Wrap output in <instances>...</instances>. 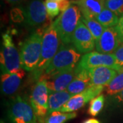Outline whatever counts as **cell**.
<instances>
[{"mask_svg": "<svg viewBox=\"0 0 123 123\" xmlns=\"http://www.w3.org/2000/svg\"><path fill=\"white\" fill-rule=\"evenodd\" d=\"M122 44L123 41L116 26L109 27L96 41V50L98 53L112 54Z\"/></svg>", "mask_w": 123, "mask_h": 123, "instance_id": "obj_13", "label": "cell"}, {"mask_svg": "<svg viewBox=\"0 0 123 123\" xmlns=\"http://www.w3.org/2000/svg\"><path fill=\"white\" fill-rule=\"evenodd\" d=\"M75 69H68L52 75H43L39 79L45 81L50 93L64 91L75 78Z\"/></svg>", "mask_w": 123, "mask_h": 123, "instance_id": "obj_12", "label": "cell"}, {"mask_svg": "<svg viewBox=\"0 0 123 123\" xmlns=\"http://www.w3.org/2000/svg\"><path fill=\"white\" fill-rule=\"evenodd\" d=\"M10 18L14 23H21L25 20V10L21 8H14L10 11Z\"/></svg>", "mask_w": 123, "mask_h": 123, "instance_id": "obj_26", "label": "cell"}, {"mask_svg": "<svg viewBox=\"0 0 123 123\" xmlns=\"http://www.w3.org/2000/svg\"><path fill=\"white\" fill-rule=\"evenodd\" d=\"M25 10V23L32 27H49L51 19L49 17L43 0H31Z\"/></svg>", "mask_w": 123, "mask_h": 123, "instance_id": "obj_7", "label": "cell"}, {"mask_svg": "<svg viewBox=\"0 0 123 123\" xmlns=\"http://www.w3.org/2000/svg\"><path fill=\"white\" fill-rule=\"evenodd\" d=\"M76 116L77 113L75 111L64 113L56 111L47 115L43 118L38 119L37 122L38 123H65L71 119L75 118Z\"/></svg>", "mask_w": 123, "mask_h": 123, "instance_id": "obj_19", "label": "cell"}, {"mask_svg": "<svg viewBox=\"0 0 123 123\" xmlns=\"http://www.w3.org/2000/svg\"><path fill=\"white\" fill-rule=\"evenodd\" d=\"M38 123V122H35V123Z\"/></svg>", "mask_w": 123, "mask_h": 123, "instance_id": "obj_35", "label": "cell"}, {"mask_svg": "<svg viewBox=\"0 0 123 123\" xmlns=\"http://www.w3.org/2000/svg\"><path fill=\"white\" fill-rule=\"evenodd\" d=\"M77 65L87 69L98 66H107L114 68L118 72L123 68L117 64L113 53L104 54L97 51L86 53L81 57Z\"/></svg>", "mask_w": 123, "mask_h": 123, "instance_id": "obj_10", "label": "cell"}, {"mask_svg": "<svg viewBox=\"0 0 123 123\" xmlns=\"http://www.w3.org/2000/svg\"><path fill=\"white\" fill-rule=\"evenodd\" d=\"M114 101H116L118 103H123V90L120 92L119 93H118L116 95H115L114 98Z\"/></svg>", "mask_w": 123, "mask_h": 123, "instance_id": "obj_30", "label": "cell"}, {"mask_svg": "<svg viewBox=\"0 0 123 123\" xmlns=\"http://www.w3.org/2000/svg\"><path fill=\"white\" fill-rule=\"evenodd\" d=\"M61 44L59 33L55 23L53 22L43 34L40 60L37 68L34 70L36 79L39 80L43 72L58 51Z\"/></svg>", "mask_w": 123, "mask_h": 123, "instance_id": "obj_2", "label": "cell"}, {"mask_svg": "<svg viewBox=\"0 0 123 123\" xmlns=\"http://www.w3.org/2000/svg\"><path fill=\"white\" fill-rule=\"evenodd\" d=\"M105 8L118 15H123V0H105Z\"/></svg>", "mask_w": 123, "mask_h": 123, "instance_id": "obj_24", "label": "cell"}, {"mask_svg": "<svg viewBox=\"0 0 123 123\" xmlns=\"http://www.w3.org/2000/svg\"><path fill=\"white\" fill-rule=\"evenodd\" d=\"M50 92L44 80L39 79L32 88L30 95L31 105L35 112L37 120L44 118L48 113Z\"/></svg>", "mask_w": 123, "mask_h": 123, "instance_id": "obj_8", "label": "cell"}, {"mask_svg": "<svg viewBox=\"0 0 123 123\" xmlns=\"http://www.w3.org/2000/svg\"><path fill=\"white\" fill-rule=\"evenodd\" d=\"M4 123V121H3V120H1V123Z\"/></svg>", "mask_w": 123, "mask_h": 123, "instance_id": "obj_34", "label": "cell"}, {"mask_svg": "<svg viewBox=\"0 0 123 123\" xmlns=\"http://www.w3.org/2000/svg\"><path fill=\"white\" fill-rule=\"evenodd\" d=\"M81 17V12L79 6L76 4H71L54 21L62 44L72 43L73 36Z\"/></svg>", "mask_w": 123, "mask_h": 123, "instance_id": "obj_4", "label": "cell"}, {"mask_svg": "<svg viewBox=\"0 0 123 123\" xmlns=\"http://www.w3.org/2000/svg\"><path fill=\"white\" fill-rule=\"evenodd\" d=\"M116 27L117 30L118 31L120 36L121 38V40H122L123 43V15H122L120 17V18H119L118 23L116 26Z\"/></svg>", "mask_w": 123, "mask_h": 123, "instance_id": "obj_29", "label": "cell"}, {"mask_svg": "<svg viewBox=\"0 0 123 123\" xmlns=\"http://www.w3.org/2000/svg\"><path fill=\"white\" fill-rule=\"evenodd\" d=\"M71 3L77 5L81 10L82 17L95 18L105 8V0H77Z\"/></svg>", "mask_w": 123, "mask_h": 123, "instance_id": "obj_17", "label": "cell"}, {"mask_svg": "<svg viewBox=\"0 0 123 123\" xmlns=\"http://www.w3.org/2000/svg\"><path fill=\"white\" fill-rule=\"evenodd\" d=\"M44 5H45V8H46L49 17L51 20L59 14L60 10L59 8L58 2L51 1V0H45Z\"/></svg>", "mask_w": 123, "mask_h": 123, "instance_id": "obj_25", "label": "cell"}, {"mask_svg": "<svg viewBox=\"0 0 123 123\" xmlns=\"http://www.w3.org/2000/svg\"><path fill=\"white\" fill-rule=\"evenodd\" d=\"M92 85L106 86L118 74V71L107 66H98L89 69Z\"/></svg>", "mask_w": 123, "mask_h": 123, "instance_id": "obj_16", "label": "cell"}, {"mask_svg": "<svg viewBox=\"0 0 123 123\" xmlns=\"http://www.w3.org/2000/svg\"><path fill=\"white\" fill-rule=\"evenodd\" d=\"M81 21L88 27L96 41L99 39L104 31L105 30V27L103 26L95 18H88L81 17Z\"/></svg>", "mask_w": 123, "mask_h": 123, "instance_id": "obj_21", "label": "cell"}, {"mask_svg": "<svg viewBox=\"0 0 123 123\" xmlns=\"http://www.w3.org/2000/svg\"><path fill=\"white\" fill-rule=\"evenodd\" d=\"M117 64L121 68H123V43L117 49L114 53Z\"/></svg>", "mask_w": 123, "mask_h": 123, "instance_id": "obj_27", "label": "cell"}, {"mask_svg": "<svg viewBox=\"0 0 123 123\" xmlns=\"http://www.w3.org/2000/svg\"><path fill=\"white\" fill-rule=\"evenodd\" d=\"M105 86L92 85L84 92L74 95L62 107L59 111L64 113L75 112V111L82 108L88 102L99 96Z\"/></svg>", "mask_w": 123, "mask_h": 123, "instance_id": "obj_9", "label": "cell"}, {"mask_svg": "<svg viewBox=\"0 0 123 123\" xmlns=\"http://www.w3.org/2000/svg\"><path fill=\"white\" fill-rule=\"evenodd\" d=\"M7 2H8L9 4H21V2H23L24 0H6Z\"/></svg>", "mask_w": 123, "mask_h": 123, "instance_id": "obj_31", "label": "cell"}, {"mask_svg": "<svg viewBox=\"0 0 123 123\" xmlns=\"http://www.w3.org/2000/svg\"><path fill=\"white\" fill-rule=\"evenodd\" d=\"M51 1H56V2H60V1H61L62 0H51Z\"/></svg>", "mask_w": 123, "mask_h": 123, "instance_id": "obj_33", "label": "cell"}, {"mask_svg": "<svg viewBox=\"0 0 123 123\" xmlns=\"http://www.w3.org/2000/svg\"><path fill=\"white\" fill-rule=\"evenodd\" d=\"M25 75V71L23 68L12 73L2 74L1 76L2 92L6 95H12L14 94L19 88Z\"/></svg>", "mask_w": 123, "mask_h": 123, "instance_id": "obj_15", "label": "cell"}, {"mask_svg": "<svg viewBox=\"0 0 123 123\" xmlns=\"http://www.w3.org/2000/svg\"><path fill=\"white\" fill-rule=\"evenodd\" d=\"M95 19L105 28L116 26L118 23V16L110 10L105 8Z\"/></svg>", "mask_w": 123, "mask_h": 123, "instance_id": "obj_20", "label": "cell"}, {"mask_svg": "<svg viewBox=\"0 0 123 123\" xmlns=\"http://www.w3.org/2000/svg\"><path fill=\"white\" fill-rule=\"evenodd\" d=\"M75 78L66 89V90L73 96L84 92L85 90L92 86L89 69L77 65L75 68Z\"/></svg>", "mask_w": 123, "mask_h": 123, "instance_id": "obj_14", "label": "cell"}, {"mask_svg": "<svg viewBox=\"0 0 123 123\" xmlns=\"http://www.w3.org/2000/svg\"><path fill=\"white\" fill-rule=\"evenodd\" d=\"M73 97L67 90L50 93L49 97V109L47 115L53 111H60L63 106Z\"/></svg>", "mask_w": 123, "mask_h": 123, "instance_id": "obj_18", "label": "cell"}, {"mask_svg": "<svg viewBox=\"0 0 123 123\" xmlns=\"http://www.w3.org/2000/svg\"><path fill=\"white\" fill-rule=\"evenodd\" d=\"M70 4H71V1H69L68 0H62L61 1L58 2L60 10L62 12L65 11L66 10L69 8V6L71 5Z\"/></svg>", "mask_w": 123, "mask_h": 123, "instance_id": "obj_28", "label": "cell"}, {"mask_svg": "<svg viewBox=\"0 0 123 123\" xmlns=\"http://www.w3.org/2000/svg\"><path fill=\"white\" fill-rule=\"evenodd\" d=\"M0 63L1 70L3 74L15 73L22 68L20 53L13 43L8 31L2 35Z\"/></svg>", "mask_w": 123, "mask_h": 123, "instance_id": "obj_5", "label": "cell"}, {"mask_svg": "<svg viewBox=\"0 0 123 123\" xmlns=\"http://www.w3.org/2000/svg\"><path fill=\"white\" fill-rule=\"evenodd\" d=\"M105 104V97L101 94L92 99L90 103V107L88 109V114L92 116H96L100 113Z\"/></svg>", "mask_w": 123, "mask_h": 123, "instance_id": "obj_23", "label": "cell"}, {"mask_svg": "<svg viewBox=\"0 0 123 123\" xmlns=\"http://www.w3.org/2000/svg\"><path fill=\"white\" fill-rule=\"evenodd\" d=\"M83 123H101L97 119L90 118L85 120Z\"/></svg>", "mask_w": 123, "mask_h": 123, "instance_id": "obj_32", "label": "cell"}, {"mask_svg": "<svg viewBox=\"0 0 123 123\" xmlns=\"http://www.w3.org/2000/svg\"><path fill=\"white\" fill-rule=\"evenodd\" d=\"M74 1H77V0H74Z\"/></svg>", "mask_w": 123, "mask_h": 123, "instance_id": "obj_36", "label": "cell"}, {"mask_svg": "<svg viewBox=\"0 0 123 123\" xmlns=\"http://www.w3.org/2000/svg\"><path fill=\"white\" fill-rule=\"evenodd\" d=\"M123 90V68L118 72V74L108 85L106 86L105 91L110 96L116 95Z\"/></svg>", "mask_w": 123, "mask_h": 123, "instance_id": "obj_22", "label": "cell"}, {"mask_svg": "<svg viewBox=\"0 0 123 123\" xmlns=\"http://www.w3.org/2000/svg\"><path fill=\"white\" fill-rule=\"evenodd\" d=\"M8 116L11 123H33L37 117L30 102L20 96L14 98L9 104Z\"/></svg>", "mask_w": 123, "mask_h": 123, "instance_id": "obj_6", "label": "cell"}, {"mask_svg": "<svg viewBox=\"0 0 123 123\" xmlns=\"http://www.w3.org/2000/svg\"><path fill=\"white\" fill-rule=\"evenodd\" d=\"M48 27L38 28L22 44L20 55L23 69L31 71L37 68L41 56L43 34Z\"/></svg>", "mask_w": 123, "mask_h": 123, "instance_id": "obj_1", "label": "cell"}, {"mask_svg": "<svg viewBox=\"0 0 123 123\" xmlns=\"http://www.w3.org/2000/svg\"><path fill=\"white\" fill-rule=\"evenodd\" d=\"M72 43L81 53L92 52L96 47V40L88 27L81 20L73 34Z\"/></svg>", "mask_w": 123, "mask_h": 123, "instance_id": "obj_11", "label": "cell"}, {"mask_svg": "<svg viewBox=\"0 0 123 123\" xmlns=\"http://www.w3.org/2000/svg\"><path fill=\"white\" fill-rule=\"evenodd\" d=\"M80 57L81 53L76 49L73 44H61L58 51L41 76L52 75L68 69H75L79 64Z\"/></svg>", "mask_w": 123, "mask_h": 123, "instance_id": "obj_3", "label": "cell"}]
</instances>
